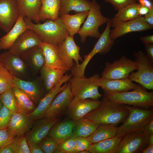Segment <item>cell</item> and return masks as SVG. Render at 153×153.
I'll use <instances>...</instances> for the list:
<instances>
[{"instance_id":"1","label":"cell","mask_w":153,"mask_h":153,"mask_svg":"<svg viewBox=\"0 0 153 153\" xmlns=\"http://www.w3.org/2000/svg\"><path fill=\"white\" fill-rule=\"evenodd\" d=\"M98 107L83 118L99 125L112 124L117 126L127 117L129 111L125 104L110 101L104 97Z\"/></svg>"},{"instance_id":"2","label":"cell","mask_w":153,"mask_h":153,"mask_svg":"<svg viewBox=\"0 0 153 153\" xmlns=\"http://www.w3.org/2000/svg\"><path fill=\"white\" fill-rule=\"evenodd\" d=\"M24 18L28 28L34 31L42 42L57 46L69 35L59 17L55 20H49L42 24H34Z\"/></svg>"},{"instance_id":"3","label":"cell","mask_w":153,"mask_h":153,"mask_svg":"<svg viewBox=\"0 0 153 153\" xmlns=\"http://www.w3.org/2000/svg\"><path fill=\"white\" fill-rule=\"evenodd\" d=\"M104 98L112 102L143 107L153 106V93L148 92L143 86L130 91L113 93H104Z\"/></svg>"},{"instance_id":"4","label":"cell","mask_w":153,"mask_h":153,"mask_svg":"<svg viewBox=\"0 0 153 153\" xmlns=\"http://www.w3.org/2000/svg\"><path fill=\"white\" fill-rule=\"evenodd\" d=\"M125 106L129 111L128 115L122 124L118 127L116 135L123 137L129 133L143 129L153 119V110L150 107Z\"/></svg>"},{"instance_id":"5","label":"cell","mask_w":153,"mask_h":153,"mask_svg":"<svg viewBox=\"0 0 153 153\" xmlns=\"http://www.w3.org/2000/svg\"><path fill=\"white\" fill-rule=\"evenodd\" d=\"M100 78L99 74H95L89 78L84 76L71 78L69 82L73 98L98 100L101 98L102 95L99 92V87L96 84Z\"/></svg>"},{"instance_id":"6","label":"cell","mask_w":153,"mask_h":153,"mask_svg":"<svg viewBox=\"0 0 153 153\" xmlns=\"http://www.w3.org/2000/svg\"><path fill=\"white\" fill-rule=\"evenodd\" d=\"M111 27L110 19L107 23L106 27L101 34L99 39L92 51L88 54L85 55L81 64L74 66L71 69V74L73 77L85 76L84 72L88 64L92 58L96 54H105L109 52L115 43V40L110 37Z\"/></svg>"},{"instance_id":"7","label":"cell","mask_w":153,"mask_h":153,"mask_svg":"<svg viewBox=\"0 0 153 153\" xmlns=\"http://www.w3.org/2000/svg\"><path fill=\"white\" fill-rule=\"evenodd\" d=\"M91 2V8L86 20L77 33L83 43L88 36L99 38L101 35L99 31V27L107 23L109 19L102 15L101 7L96 0H92Z\"/></svg>"},{"instance_id":"8","label":"cell","mask_w":153,"mask_h":153,"mask_svg":"<svg viewBox=\"0 0 153 153\" xmlns=\"http://www.w3.org/2000/svg\"><path fill=\"white\" fill-rule=\"evenodd\" d=\"M133 56L138 69L136 72H131L128 78L132 81L139 83L144 88L153 89V62L141 51L134 53Z\"/></svg>"},{"instance_id":"9","label":"cell","mask_w":153,"mask_h":153,"mask_svg":"<svg viewBox=\"0 0 153 153\" xmlns=\"http://www.w3.org/2000/svg\"><path fill=\"white\" fill-rule=\"evenodd\" d=\"M148 136L143 129L125 135L119 143L116 153H142L149 144Z\"/></svg>"},{"instance_id":"10","label":"cell","mask_w":153,"mask_h":153,"mask_svg":"<svg viewBox=\"0 0 153 153\" xmlns=\"http://www.w3.org/2000/svg\"><path fill=\"white\" fill-rule=\"evenodd\" d=\"M138 69V66L134 61L123 56L112 63H106L101 77L109 79L127 78L131 72Z\"/></svg>"},{"instance_id":"11","label":"cell","mask_w":153,"mask_h":153,"mask_svg":"<svg viewBox=\"0 0 153 153\" xmlns=\"http://www.w3.org/2000/svg\"><path fill=\"white\" fill-rule=\"evenodd\" d=\"M72 76L71 74H66L52 89L46 94L40 101L35 110L28 115L33 121L42 118L54 99L65 89Z\"/></svg>"},{"instance_id":"12","label":"cell","mask_w":153,"mask_h":153,"mask_svg":"<svg viewBox=\"0 0 153 153\" xmlns=\"http://www.w3.org/2000/svg\"><path fill=\"white\" fill-rule=\"evenodd\" d=\"M56 47L60 58L70 70L74 65V61L75 62L76 66L80 64L79 61H83L80 54V48L76 44L73 37L68 36L62 43L56 46Z\"/></svg>"},{"instance_id":"13","label":"cell","mask_w":153,"mask_h":153,"mask_svg":"<svg viewBox=\"0 0 153 153\" xmlns=\"http://www.w3.org/2000/svg\"><path fill=\"white\" fill-rule=\"evenodd\" d=\"M73 98L68 81L65 89L54 99L42 118H59L66 113Z\"/></svg>"},{"instance_id":"14","label":"cell","mask_w":153,"mask_h":153,"mask_svg":"<svg viewBox=\"0 0 153 153\" xmlns=\"http://www.w3.org/2000/svg\"><path fill=\"white\" fill-rule=\"evenodd\" d=\"M42 42L36 33L28 28L19 36L8 50L20 57L32 48L41 45Z\"/></svg>"},{"instance_id":"15","label":"cell","mask_w":153,"mask_h":153,"mask_svg":"<svg viewBox=\"0 0 153 153\" xmlns=\"http://www.w3.org/2000/svg\"><path fill=\"white\" fill-rule=\"evenodd\" d=\"M19 16L16 0H0V28L8 32Z\"/></svg>"},{"instance_id":"16","label":"cell","mask_w":153,"mask_h":153,"mask_svg":"<svg viewBox=\"0 0 153 153\" xmlns=\"http://www.w3.org/2000/svg\"><path fill=\"white\" fill-rule=\"evenodd\" d=\"M101 103L98 100L73 98L66 113L70 119L76 121L98 107Z\"/></svg>"},{"instance_id":"17","label":"cell","mask_w":153,"mask_h":153,"mask_svg":"<svg viewBox=\"0 0 153 153\" xmlns=\"http://www.w3.org/2000/svg\"><path fill=\"white\" fill-rule=\"evenodd\" d=\"M113 28L110 30V36L111 38L115 40L129 33L151 29L153 26L146 22L142 16H140L133 20L119 23Z\"/></svg>"},{"instance_id":"18","label":"cell","mask_w":153,"mask_h":153,"mask_svg":"<svg viewBox=\"0 0 153 153\" xmlns=\"http://www.w3.org/2000/svg\"><path fill=\"white\" fill-rule=\"evenodd\" d=\"M59 121V118H42L34 121L31 130L26 134L27 142L38 144L47 135L52 127Z\"/></svg>"},{"instance_id":"19","label":"cell","mask_w":153,"mask_h":153,"mask_svg":"<svg viewBox=\"0 0 153 153\" xmlns=\"http://www.w3.org/2000/svg\"><path fill=\"white\" fill-rule=\"evenodd\" d=\"M96 84L101 87L104 93H120L131 91L139 86L134 83L128 78L119 79H109L100 78Z\"/></svg>"},{"instance_id":"20","label":"cell","mask_w":153,"mask_h":153,"mask_svg":"<svg viewBox=\"0 0 153 153\" xmlns=\"http://www.w3.org/2000/svg\"><path fill=\"white\" fill-rule=\"evenodd\" d=\"M0 64L16 77L20 78L26 74L27 67L25 61L8 50L0 54Z\"/></svg>"},{"instance_id":"21","label":"cell","mask_w":153,"mask_h":153,"mask_svg":"<svg viewBox=\"0 0 153 153\" xmlns=\"http://www.w3.org/2000/svg\"><path fill=\"white\" fill-rule=\"evenodd\" d=\"M14 86L27 94L37 106L41 100L46 94L43 87L33 81L24 80L13 75Z\"/></svg>"},{"instance_id":"22","label":"cell","mask_w":153,"mask_h":153,"mask_svg":"<svg viewBox=\"0 0 153 153\" xmlns=\"http://www.w3.org/2000/svg\"><path fill=\"white\" fill-rule=\"evenodd\" d=\"M33 122L28 115L16 113L13 114L7 128L15 137L24 135L30 130Z\"/></svg>"},{"instance_id":"23","label":"cell","mask_w":153,"mask_h":153,"mask_svg":"<svg viewBox=\"0 0 153 153\" xmlns=\"http://www.w3.org/2000/svg\"><path fill=\"white\" fill-rule=\"evenodd\" d=\"M41 46L45 57L44 66L67 71L70 70L60 58L58 53L56 46L42 42Z\"/></svg>"},{"instance_id":"24","label":"cell","mask_w":153,"mask_h":153,"mask_svg":"<svg viewBox=\"0 0 153 153\" xmlns=\"http://www.w3.org/2000/svg\"><path fill=\"white\" fill-rule=\"evenodd\" d=\"M19 15L36 23L40 21L39 16L41 0H16Z\"/></svg>"},{"instance_id":"25","label":"cell","mask_w":153,"mask_h":153,"mask_svg":"<svg viewBox=\"0 0 153 153\" xmlns=\"http://www.w3.org/2000/svg\"><path fill=\"white\" fill-rule=\"evenodd\" d=\"M28 28L24 17L19 15L11 29L0 38V49L8 50L19 36Z\"/></svg>"},{"instance_id":"26","label":"cell","mask_w":153,"mask_h":153,"mask_svg":"<svg viewBox=\"0 0 153 153\" xmlns=\"http://www.w3.org/2000/svg\"><path fill=\"white\" fill-rule=\"evenodd\" d=\"M67 71L44 66L40 70L41 78L46 93L52 89L63 78Z\"/></svg>"},{"instance_id":"27","label":"cell","mask_w":153,"mask_h":153,"mask_svg":"<svg viewBox=\"0 0 153 153\" xmlns=\"http://www.w3.org/2000/svg\"><path fill=\"white\" fill-rule=\"evenodd\" d=\"M75 121L70 119L58 122L51 128L47 135L61 142L71 137Z\"/></svg>"},{"instance_id":"28","label":"cell","mask_w":153,"mask_h":153,"mask_svg":"<svg viewBox=\"0 0 153 153\" xmlns=\"http://www.w3.org/2000/svg\"><path fill=\"white\" fill-rule=\"evenodd\" d=\"M88 13L89 11H85L73 15L69 14H63L59 17L62 20L69 35L73 37L75 34L78 33L81 25L84 22Z\"/></svg>"},{"instance_id":"29","label":"cell","mask_w":153,"mask_h":153,"mask_svg":"<svg viewBox=\"0 0 153 153\" xmlns=\"http://www.w3.org/2000/svg\"><path fill=\"white\" fill-rule=\"evenodd\" d=\"M20 57L35 72L40 71L45 64V57L41 45L32 48Z\"/></svg>"},{"instance_id":"30","label":"cell","mask_w":153,"mask_h":153,"mask_svg":"<svg viewBox=\"0 0 153 153\" xmlns=\"http://www.w3.org/2000/svg\"><path fill=\"white\" fill-rule=\"evenodd\" d=\"M12 89L16 101L18 113L28 115L32 112L37 106L31 98L18 88L13 86Z\"/></svg>"},{"instance_id":"31","label":"cell","mask_w":153,"mask_h":153,"mask_svg":"<svg viewBox=\"0 0 153 153\" xmlns=\"http://www.w3.org/2000/svg\"><path fill=\"white\" fill-rule=\"evenodd\" d=\"M139 4L137 2L129 4L118 11L114 17L110 19L111 27L119 23L133 20L140 17L138 13Z\"/></svg>"},{"instance_id":"32","label":"cell","mask_w":153,"mask_h":153,"mask_svg":"<svg viewBox=\"0 0 153 153\" xmlns=\"http://www.w3.org/2000/svg\"><path fill=\"white\" fill-rule=\"evenodd\" d=\"M60 7L59 17L69 14L71 11L77 13L89 11L92 6V2L88 0H60Z\"/></svg>"},{"instance_id":"33","label":"cell","mask_w":153,"mask_h":153,"mask_svg":"<svg viewBox=\"0 0 153 153\" xmlns=\"http://www.w3.org/2000/svg\"><path fill=\"white\" fill-rule=\"evenodd\" d=\"M41 3L39 16L40 21L46 19L55 20L59 18L60 0H41Z\"/></svg>"},{"instance_id":"34","label":"cell","mask_w":153,"mask_h":153,"mask_svg":"<svg viewBox=\"0 0 153 153\" xmlns=\"http://www.w3.org/2000/svg\"><path fill=\"white\" fill-rule=\"evenodd\" d=\"M122 137L116 135L111 138L92 144L87 150L90 153H116Z\"/></svg>"},{"instance_id":"35","label":"cell","mask_w":153,"mask_h":153,"mask_svg":"<svg viewBox=\"0 0 153 153\" xmlns=\"http://www.w3.org/2000/svg\"><path fill=\"white\" fill-rule=\"evenodd\" d=\"M118 127L112 124L99 125L94 132L86 137L92 143H95L116 135Z\"/></svg>"},{"instance_id":"36","label":"cell","mask_w":153,"mask_h":153,"mask_svg":"<svg viewBox=\"0 0 153 153\" xmlns=\"http://www.w3.org/2000/svg\"><path fill=\"white\" fill-rule=\"evenodd\" d=\"M99 125L82 118L75 121V124L71 137H86L91 135Z\"/></svg>"},{"instance_id":"37","label":"cell","mask_w":153,"mask_h":153,"mask_svg":"<svg viewBox=\"0 0 153 153\" xmlns=\"http://www.w3.org/2000/svg\"><path fill=\"white\" fill-rule=\"evenodd\" d=\"M13 84L12 75L0 64V95L11 88Z\"/></svg>"},{"instance_id":"38","label":"cell","mask_w":153,"mask_h":153,"mask_svg":"<svg viewBox=\"0 0 153 153\" xmlns=\"http://www.w3.org/2000/svg\"><path fill=\"white\" fill-rule=\"evenodd\" d=\"M0 97L3 105L8 109L13 114L18 113L16 101L12 88L0 95Z\"/></svg>"},{"instance_id":"39","label":"cell","mask_w":153,"mask_h":153,"mask_svg":"<svg viewBox=\"0 0 153 153\" xmlns=\"http://www.w3.org/2000/svg\"><path fill=\"white\" fill-rule=\"evenodd\" d=\"M11 144L13 153H30L26 137L24 135L15 136Z\"/></svg>"},{"instance_id":"40","label":"cell","mask_w":153,"mask_h":153,"mask_svg":"<svg viewBox=\"0 0 153 153\" xmlns=\"http://www.w3.org/2000/svg\"><path fill=\"white\" fill-rule=\"evenodd\" d=\"M60 142L48 135L38 143L41 149L45 153H54Z\"/></svg>"},{"instance_id":"41","label":"cell","mask_w":153,"mask_h":153,"mask_svg":"<svg viewBox=\"0 0 153 153\" xmlns=\"http://www.w3.org/2000/svg\"><path fill=\"white\" fill-rule=\"evenodd\" d=\"M75 138L70 137L60 142L54 153H76Z\"/></svg>"},{"instance_id":"42","label":"cell","mask_w":153,"mask_h":153,"mask_svg":"<svg viewBox=\"0 0 153 153\" xmlns=\"http://www.w3.org/2000/svg\"><path fill=\"white\" fill-rule=\"evenodd\" d=\"M12 115L8 109L3 106L0 109V129L7 128Z\"/></svg>"},{"instance_id":"43","label":"cell","mask_w":153,"mask_h":153,"mask_svg":"<svg viewBox=\"0 0 153 153\" xmlns=\"http://www.w3.org/2000/svg\"><path fill=\"white\" fill-rule=\"evenodd\" d=\"M15 137L7 128L0 129V148L11 144Z\"/></svg>"},{"instance_id":"44","label":"cell","mask_w":153,"mask_h":153,"mask_svg":"<svg viewBox=\"0 0 153 153\" xmlns=\"http://www.w3.org/2000/svg\"><path fill=\"white\" fill-rule=\"evenodd\" d=\"M76 153L87 150L92 143L86 137H78L75 138Z\"/></svg>"},{"instance_id":"45","label":"cell","mask_w":153,"mask_h":153,"mask_svg":"<svg viewBox=\"0 0 153 153\" xmlns=\"http://www.w3.org/2000/svg\"><path fill=\"white\" fill-rule=\"evenodd\" d=\"M111 4L115 10L118 11L131 4L137 2V0H103Z\"/></svg>"},{"instance_id":"46","label":"cell","mask_w":153,"mask_h":153,"mask_svg":"<svg viewBox=\"0 0 153 153\" xmlns=\"http://www.w3.org/2000/svg\"><path fill=\"white\" fill-rule=\"evenodd\" d=\"M30 153H44L38 144L32 142H27Z\"/></svg>"},{"instance_id":"47","label":"cell","mask_w":153,"mask_h":153,"mask_svg":"<svg viewBox=\"0 0 153 153\" xmlns=\"http://www.w3.org/2000/svg\"><path fill=\"white\" fill-rule=\"evenodd\" d=\"M146 56L151 61L153 62V44L145 45Z\"/></svg>"},{"instance_id":"48","label":"cell","mask_w":153,"mask_h":153,"mask_svg":"<svg viewBox=\"0 0 153 153\" xmlns=\"http://www.w3.org/2000/svg\"><path fill=\"white\" fill-rule=\"evenodd\" d=\"M142 17L146 22L153 26V10H150L147 14Z\"/></svg>"},{"instance_id":"49","label":"cell","mask_w":153,"mask_h":153,"mask_svg":"<svg viewBox=\"0 0 153 153\" xmlns=\"http://www.w3.org/2000/svg\"><path fill=\"white\" fill-rule=\"evenodd\" d=\"M140 40L144 45L153 44V35L141 37L140 38Z\"/></svg>"},{"instance_id":"50","label":"cell","mask_w":153,"mask_h":153,"mask_svg":"<svg viewBox=\"0 0 153 153\" xmlns=\"http://www.w3.org/2000/svg\"><path fill=\"white\" fill-rule=\"evenodd\" d=\"M139 3L148 8L150 10H153V0H137Z\"/></svg>"},{"instance_id":"51","label":"cell","mask_w":153,"mask_h":153,"mask_svg":"<svg viewBox=\"0 0 153 153\" xmlns=\"http://www.w3.org/2000/svg\"><path fill=\"white\" fill-rule=\"evenodd\" d=\"M150 10L147 7L139 4L138 8V13L139 16H144Z\"/></svg>"},{"instance_id":"52","label":"cell","mask_w":153,"mask_h":153,"mask_svg":"<svg viewBox=\"0 0 153 153\" xmlns=\"http://www.w3.org/2000/svg\"><path fill=\"white\" fill-rule=\"evenodd\" d=\"M143 129L148 135L153 134V119L148 122Z\"/></svg>"},{"instance_id":"53","label":"cell","mask_w":153,"mask_h":153,"mask_svg":"<svg viewBox=\"0 0 153 153\" xmlns=\"http://www.w3.org/2000/svg\"><path fill=\"white\" fill-rule=\"evenodd\" d=\"M11 144L0 148V153H13Z\"/></svg>"},{"instance_id":"54","label":"cell","mask_w":153,"mask_h":153,"mask_svg":"<svg viewBox=\"0 0 153 153\" xmlns=\"http://www.w3.org/2000/svg\"><path fill=\"white\" fill-rule=\"evenodd\" d=\"M142 153H153V144H149L143 150Z\"/></svg>"},{"instance_id":"55","label":"cell","mask_w":153,"mask_h":153,"mask_svg":"<svg viewBox=\"0 0 153 153\" xmlns=\"http://www.w3.org/2000/svg\"><path fill=\"white\" fill-rule=\"evenodd\" d=\"M148 141L149 144H153V134L148 136Z\"/></svg>"},{"instance_id":"56","label":"cell","mask_w":153,"mask_h":153,"mask_svg":"<svg viewBox=\"0 0 153 153\" xmlns=\"http://www.w3.org/2000/svg\"><path fill=\"white\" fill-rule=\"evenodd\" d=\"M79 153H90V152L87 150H84L80 151Z\"/></svg>"},{"instance_id":"57","label":"cell","mask_w":153,"mask_h":153,"mask_svg":"<svg viewBox=\"0 0 153 153\" xmlns=\"http://www.w3.org/2000/svg\"><path fill=\"white\" fill-rule=\"evenodd\" d=\"M3 105V104L1 101L0 97V109L1 108Z\"/></svg>"},{"instance_id":"58","label":"cell","mask_w":153,"mask_h":153,"mask_svg":"<svg viewBox=\"0 0 153 153\" xmlns=\"http://www.w3.org/2000/svg\"><path fill=\"white\" fill-rule=\"evenodd\" d=\"M88 0L90 1V0Z\"/></svg>"}]
</instances>
